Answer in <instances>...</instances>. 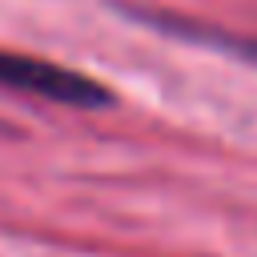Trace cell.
Listing matches in <instances>:
<instances>
[{"label":"cell","instance_id":"cell-1","mask_svg":"<svg viewBox=\"0 0 257 257\" xmlns=\"http://www.w3.org/2000/svg\"><path fill=\"white\" fill-rule=\"evenodd\" d=\"M0 88L28 92L40 100H56V104H72V108H96V104L112 100V92L88 72H76L56 60L24 56V52H4V48H0Z\"/></svg>","mask_w":257,"mask_h":257},{"label":"cell","instance_id":"cell-2","mask_svg":"<svg viewBox=\"0 0 257 257\" xmlns=\"http://www.w3.org/2000/svg\"><path fill=\"white\" fill-rule=\"evenodd\" d=\"M173 32H189V36H197V40H217V44H233L237 52H245V56H253L257 60V40H233V36H225V32H209V28H185V24H169Z\"/></svg>","mask_w":257,"mask_h":257}]
</instances>
